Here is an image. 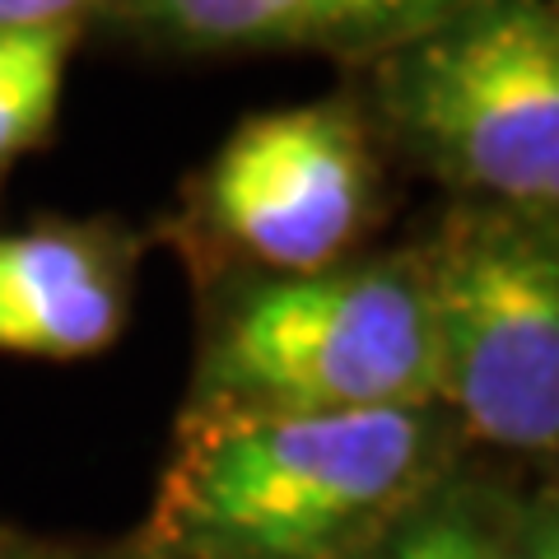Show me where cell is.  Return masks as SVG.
<instances>
[{
	"mask_svg": "<svg viewBox=\"0 0 559 559\" xmlns=\"http://www.w3.org/2000/svg\"><path fill=\"white\" fill-rule=\"evenodd\" d=\"M43 559H173L164 550L145 546L135 532L127 536H94V540H75V536H51Z\"/></svg>",
	"mask_w": 559,
	"mask_h": 559,
	"instance_id": "11",
	"label": "cell"
},
{
	"mask_svg": "<svg viewBox=\"0 0 559 559\" xmlns=\"http://www.w3.org/2000/svg\"><path fill=\"white\" fill-rule=\"evenodd\" d=\"M429 308L439 406L471 452L555 471L559 224L540 210L452 201L411 238Z\"/></svg>",
	"mask_w": 559,
	"mask_h": 559,
	"instance_id": "4",
	"label": "cell"
},
{
	"mask_svg": "<svg viewBox=\"0 0 559 559\" xmlns=\"http://www.w3.org/2000/svg\"><path fill=\"white\" fill-rule=\"evenodd\" d=\"M178 415H326L439 401L415 248H364L304 275L197 285Z\"/></svg>",
	"mask_w": 559,
	"mask_h": 559,
	"instance_id": "2",
	"label": "cell"
},
{
	"mask_svg": "<svg viewBox=\"0 0 559 559\" xmlns=\"http://www.w3.org/2000/svg\"><path fill=\"white\" fill-rule=\"evenodd\" d=\"M98 10L103 0H0V33L57 28V24L90 28V20H98Z\"/></svg>",
	"mask_w": 559,
	"mask_h": 559,
	"instance_id": "10",
	"label": "cell"
},
{
	"mask_svg": "<svg viewBox=\"0 0 559 559\" xmlns=\"http://www.w3.org/2000/svg\"><path fill=\"white\" fill-rule=\"evenodd\" d=\"M466 452L439 401L178 415L135 536L173 559H355Z\"/></svg>",
	"mask_w": 559,
	"mask_h": 559,
	"instance_id": "1",
	"label": "cell"
},
{
	"mask_svg": "<svg viewBox=\"0 0 559 559\" xmlns=\"http://www.w3.org/2000/svg\"><path fill=\"white\" fill-rule=\"evenodd\" d=\"M388 150L359 90L242 117L168 224L191 280L304 275L369 248L388 210Z\"/></svg>",
	"mask_w": 559,
	"mask_h": 559,
	"instance_id": "5",
	"label": "cell"
},
{
	"mask_svg": "<svg viewBox=\"0 0 559 559\" xmlns=\"http://www.w3.org/2000/svg\"><path fill=\"white\" fill-rule=\"evenodd\" d=\"M47 540L51 536L24 532V527H14V522L0 518V559H43L47 555Z\"/></svg>",
	"mask_w": 559,
	"mask_h": 559,
	"instance_id": "12",
	"label": "cell"
},
{
	"mask_svg": "<svg viewBox=\"0 0 559 559\" xmlns=\"http://www.w3.org/2000/svg\"><path fill=\"white\" fill-rule=\"evenodd\" d=\"M355 559H559L555 471L466 452Z\"/></svg>",
	"mask_w": 559,
	"mask_h": 559,
	"instance_id": "8",
	"label": "cell"
},
{
	"mask_svg": "<svg viewBox=\"0 0 559 559\" xmlns=\"http://www.w3.org/2000/svg\"><path fill=\"white\" fill-rule=\"evenodd\" d=\"M145 238L112 215L0 229V355L80 364L121 341Z\"/></svg>",
	"mask_w": 559,
	"mask_h": 559,
	"instance_id": "6",
	"label": "cell"
},
{
	"mask_svg": "<svg viewBox=\"0 0 559 559\" xmlns=\"http://www.w3.org/2000/svg\"><path fill=\"white\" fill-rule=\"evenodd\" d=\"M471 0H103L135 43L197 57H341L369 66Z\"/></svg>",
	"mask_w": 559,
	"mask_h": 559,
	"instance_id": "7",
	"label": "cell"
},
{
	"mask_svg": "<svg viewBox=\"0 0 559 559\" xmlns=\"http://www.w3.org/2000/svg\"><path fill=\"white\" fill-rule=\"evenodd\" d=\"M359 98L382 150L429 173L452 201L555 215V0H471L373 57Z\"/></svg>",
	"mask_w": 559,
	"mask_h": 559,
	"instance_id": "3",
	"label": "cell"
},
{
	"mask_svg": "<svg viewBox=\"0 0 559 559\" xmlns=\"http://www.w3.org/2000/svg\"><path fill=\"white\" fill-rule=\"evenodd\" d=\"M80 38V24L0 33V187L24 154L43 150L57 131Z\"/></svg>",
	"mask_w": 559,
	"mask_h": 559,
	"instance_id": "9",
	"label": "cell"
}]
</instances>
